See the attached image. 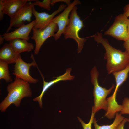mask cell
<instances>
[{
  "label": "cell",
  "mask_w": 129,
  "mask_h": 129,
  "mask_svg": "<svg viewBox=\"0 0 129 129\" xmlns=\"http://www.w3.org/2000/svg\"><path fill=\"white\" fill-rule=\"evenodd\" d=\"M77 8L75 6L71 12L70 21L63 33L65 39L70 38L75 40L78 45L77 52H81L86 39L80 38L79 32L84 27L83 21L80 19L77 12Z\"/></svg>",
  "instance_id": "cell-4"
},
{
  "label": "cell",
  "mask_w": 129,
  "mask_h": 129,
  "mask_svg": "<svg viewBox=\"0 0 129 129\" xmlns=\"http://www.w3.org/2000/svg\"><path fill=\"white\" fill-rule=\"evenodd\" d=\"M129 72V65L122 70L112 73L115 77L116 82L114 91L117 92L119 86L126 80Z\"/></svg>",
  "instance_id": "cell-16"
},
{
  "label": "cell",
  "mask_w": 129,
  "mask_h": 129,
  "mask_svg": "<svg viewBox=\"0 0 129 129\" xmlns=\"http://www.w3.org/2000/svg\"><path fill=\"white\" fill-rule=\"evenodd\" d=\"M128 122H129V118H128Z\"/></svg>",
  "instance_id": "cell-29"
},
{
  "label": "cell",
  "mask_w": 129,
  "mask_h": 129,
  "mask_svg": "<svg viewBox=\"0 0 129 129\" xmlns=\"http://www.w3.org/2000/svg\"><path fill=\"white\" fill-rule=\"evenodd\" d=\"M129 20L124 14L119 15L116 17L114 23L104 34L119 40L126 41L129 39L127 29Z\"/></svg>",
  "instance_id": "cell-5"
},
{
  "label": "cell",
  "mask_w": 129,
  "mask_h": 129,
  "mask_svg": "<svg viewBox=\"0 0 129 129\" xmlns=\"http://www.w3.org/2000/svg\"><path fill=\"white\" fill-rule=\"evenodd\" d=\"M122 108L120 112L121 114H129V98H125L123 100L122 104Z\"/></svg>",
  "instance_id": "cell-21"
},
{
  "label": "cell",
  "mask_w": 129,
  "mask_h": 129,
  "mask_svg": "<svg viewBox=\"0 0 129 129\" xmlns=\"http://www.w3.org/2000/svg\"><path fill=\"white\" fill-rule=\"evenodd\" d=\"M7 90V96L0 104L1 112H5L12 104L19 107L23 98L31 97L32 95L29 83L16 78L14 82L8 85Z\"/></svg>",
  "instance_id": "cell-2"
},
{
  "label": "cell",
  "mask_w": 129,
  "mask_h": 129,
  "mask_svg": "<svg viewBox=\"0 0 129 129\" xmlns=\"http://www.w3.org/2000/svg\"><path fill=\"white\" fill-rule=\"evenodd\" d=\"M91 82L94 86L93 94L94 97V105L92 107V112L95 114L101 109L106 112L108 108V103L106 98L114 88L115 86L113 84L108 89L100 86L98 81L99 73L96 66L91 70Z\"/></svg>",
  "instance_id": "cell-3"
},
{
  "label": "cell",
  "mask_w": 129,
  "mask_h": 129,
  "mask_svg": "<svg viewBox=\"0 0 129 129\" xmlns=\"http://www.w3.org/2000/svg\"><path fill=\"white\" fill-rule=\"evenodd\" d=\"M81 4L79 0H74L68 5L62 12L53 19L52 22L56 24L58 27V30L53 37L56 40H58L63 33L69 24L70 19L68 16L70 12L75 6Z\"/></svg>",
  "instance_id": "cell-9"
},
{
  "label": "cell",
  "mask_w": 129,
  "mask_h": 129,
  "mask_svg": "<svg viewBox=\"0 0 129 129\" xmlns=\"http://www.w3.org/2000/svg\"><path fill=\"white\" fill-rule=\"evenodd\" d=\"M4 6L3 3V0H0V20L1 21L3 19L4 13L3 12Z\"/></svg>",
  "instance_id": "cell-24"
},
{
  "label": "cell",
  "mask_w": 129,
  "mask_h": 129,
  "mask_svg": "<svg viewBox=\"0 0 129 129\" xmlns=\"http://www.w3.org/2000/svg\"><path fill=\"white\" fill-rule=\"evenodd\" d=\"M9 42L15 52L18 54L22 52L31 51L34 48L33 45L26 40L15 39Z\"/></svg>",
  "instance_id": "cell-15"
},
{
  "label": "cell",
  "mask_w": 129,
  "mask_h": 129,
  "mask_svg": "<svg viewBox=\"0 0 129 129\" xmlns=\"http://www.w3.org/2000/svg\"><path fill=\"white\" fill-rule=\"evenodd\" d=\"M0 79H3L7 82H11L12 81L9 74L8 64L0 60Z\"/></svg>",
  "instance_id": "cell-18"
},
{
  "label": "cell",
  "mask_w": 129,
  "mask_h": 129,
  "mask_svg": "<svg viewBox=\"0 0 129 129\" xmlns=\"http://www.w3.org/2000/svg\"><path fill=\"white\" fill-rule=\"evenodd\" d=\"M36 67L38 70L43 79V86L42 92L40 95L33 99V100L34 101H38V102L40 107L41 108H42V98L44 94L48 88L54 84L60 81L72 80L75 78V77L70 75V73L72 71V69L71 68H68L66 70L65 73L63 75L56 77V79H54L49 82H46L44 80V77L39 70L38 66Z\"/></svg>",
  "instance_id": "cell-12"
},
{
  "label": "cell",
  "mask_w": 129,
  "mask_h": 129,
  "mask_svg": "<svg viewBox=\"0 0 129 129\" xmlns=\"http://www.w3.org/2000/svg\"><path fill=\"white\" fill-rule=\"evenodd\" d=\"M31 58L33 61L31 63H27L23 60L20 54L14 66L13 74L16 78L22 79L29 83L36 84L38 81L31 76L29 70L31 66L36 67L37 65L32 54H31Z\"/></svg>",
  "instance_id": "cell-6"
},
{
  "label": "cell",
  "mask_w": 129,
  "mask_h": 129,
  "mask_svg": "<svg viewBox=\"0 0 129 129\" xmlns=\"http://www.w3.org/2000/svg\"><path fill=\"white\" fill-rule=\"evenodd\" d=\"M58 28L57 24L52 22L43 29L33 28V34L31 38L34 40L35 42V47L34 50L35 55L38 54L41 46L48 38L54 37L55 34L54 32L57 31Z\"/></svg>",
  "instance_id": "cell-7"
},
{
  "label": "cell",
  "mask_w": 129,
  "mask_h": 129,
  "mask_svg": "<svg viewBox=\"0 0 129 129\" xmlns=\"http://www.w3.org/2000/svg\"><path fill=\"white\" fill-rule=\"evenodd\" d=\"M5 40L4 37L2 35H0V44L1 45L4 42V40Z\"/></svg>",
  "instance_id": "cell-27"
},
{
  "label": "cell",
  "mask_w": 129,
  "mask_h": 129,
  "mask_svg": "<svg viewBox=\"0 0 129 129\" xmlns=\"http://www.w3.org/2000/svg\"><path fill=\"white\" fill-rule=\"evenodd\" d=\"M123 45L126 50L125 51L129 55V39L125 41Z\"/></svg>",
  "instance_id": "cell-25"
},
{
  "label": "cell",
  "mask_w": 129,
  "mask_h": 129,
  "mask_svg": "<svg viewBox=\"0 0 129 129\" xmlns=\"http://www.w3.org/2000/svg\"><path fill=\"white\" fill-rule=\"evenodd\" d=\"M19 55L10 43H6L0 49V60L8 64L15 63Z\"/></svg>",
  "instance_id": "cell-14"
},
{
  "label": "cell",
  "mask_w": 129,
  "mask_h": 129,
  "mask_svg": "<svg viewBox=\"0 0 129 129\" xmlns=\"http://www.w3.org/2000/svg\"><path fill=\"white\" fill-rule=\"evenodd\" d=\"M127 29L128 34L129 35V21L128 26H127Z\"/></svg>",
  "instance_id": "cell-28"
},
{
  "label": "cell",
  "mask_w": 129,
  "mask_h": 129,
  "mask_svg": "<svg viewBox=\"0 0 129 129\" xmlns=\"http://www.w3.org/2000/svg\"><path fill=\"white\" fill-rule=\"evenodd\" d=\"M35 22V20L28 24L22 26L12 32L5 33L2 35L5 40L8 41L15 39L28 41L30 38L29 35L34 26Z\"/></svg>",
  "instance_id": "cell-11"
},
{
  "label": "cell",
  "mask_w": 129,
  "mask_h": 129,
  "mask_svg": "<svg viewBox=\"0 0 129 129\" xmlns=\"http://www.w3.org/2000/svg\"><path fill=\"white\" fill-rule=\"evenodd\" d=\"M122 115L118 112L116 113L114 121L109 125H99L97 123L96 118H94L93 123L95 129H116L118 125L124 118V117Z\"/></svg>",
  "instance_id": "cell-17"
},
{
  "label": "cell",
  "mask_w": 129,
  "mask_h": 129,
  "mask_svg": "<svg viewBox=\"0 0 129 129\" xmlns=\"http://www.w3.org/2000/svg\"><path fill=\"white\" fill-rule=\"evenodd\" d=\"M95 114V113L92 112L90 119L87 124L85 123L79 117H77L78 120L81 123L83 129H92V125L93 123Z\"/></svg>",
  "instance_id": "cell-20"
},
{
  "label": "cell",
  "mask_w": 129,
  "mask_h": 129,
  "mask_svg": "<svg viewBox=\"0 0 129 129\" xmlns=\"http://www.w3.org/2000/svg\"><path fill=\"white\" fill-rule=\"evenodd\" d=\"M59 2H63L65 3L68 5L70 4L71 3L70 0H52L51 2L50 5L52 6H53L54 4Z\"/></svg>",
  "instance_id": "cell-22"
},
{
  "label": "cell",
  "mask_w": 129,
  "mask_h": 129,
  "mask_svg": "<svg viewBox=\"0 0 129 129\" xmlns=\"http://www.w3.org/2000/svg\"><path fill=\"white\" fill-rule=\"evenodd\" d=\"M36 0H3L4 14L10 18L14 16L26 4Z\"/></svg>",
  "instance_id": "cell-13"
},
{
  "label": "cell",
  "mask_w": 129,
  "mask_h": 129,
  "mask_svg": "<svg viewBox=\"0 0 129 129\" xmlns=\"http://www.w3.org/2000/svg\"><path fill=\"white\" fill-rule=\"evenodd\" d=\"M35 6L34 2H28L13 17L10 18L8 33L13 27L19 28L25 25L26 21L30 22L32 16V8Z\"/></svg>",
  "instance_id": "cell-8"
},
{
  "label": "cell",
  "mask_w": 129,
  "mask_h": 129,
  "mask_svg": "<svg viewBox=\"0 0 129 129\" xmlns=\"http://www.w3.org/2000/svg\"><path fill=\"white\" fill-rule=\"evenodd\" d=\"M128 118H124V119L118 125L116 129H124V127L125 123L128 122Z\"/></svg>",
  "instance_id": "cell-23"
},
{
  "label": "cell",
  "mask_w": 129,
  "mask_h": 129,
  "mask_svg": "<svg viewBox=\"0 0 129 129\" xmlns=\"http://www.w3.org/2000/svg\"><path fill=\"white\" fill-rule=\"evenodd\" d=\"M50 0H44L42 1L38 0H36L34 3L35 5H37L38 6L45 9L48 11L51 10Z\"/></svg>",
  "instance_id": "cell-19"
},
{
  "label": "cell",
  "mask_w": 129,
  "mask_h": 129,
  "mask_svg": "<svg viewBox=\"0 0 129 129\" xmlns=\"http://www.w3.org/2000/svg\"><path fill=\"white\" fill-rule=\"evenodd\" d=\"M93 36L95 41L101 44L105 49L104 58L107 60L106 68L108 74L122 70L129 65V55L126 52H123L111 46L107 40L103 37L101 33H98Z\"/></svg>",
  "instance_id": "cell-1"
},
{
  "label": "cell",
  "mask_w": 129,
  "mask_h": 129,
  "mask_svg": "<svg viewBox=\"0 0 129 129\" xmlns=\"http://www.w3.org/2000/svg\"><path fill=\"white\" fill-rule=\"evenodd\" d=\"M66 5L61 4L58 9L49 14L46 12H38L35 10L34 6L32 8V13L35 18V23L34 28L42 29L46 27L51 23L54 16L59 13L65 9L67 7Z\"/></svg>",
  "instance_id": "cell-10"
},
{
  "label": "cell",
  "mask_w": 129,
  "mask_h": 129,
  "mask_svg": "<svg viewBox=\"0 0 129 129\" xmlns=\"http://www.w3.org/2000/svg\"><path fill=\"white\" fill-rule=\"evenodd\" d=\"M124 11L123 14L127 17H129V3L124 7Z\"/></svg>",
  "instance_id": "cell-26"
}]
</instances>
